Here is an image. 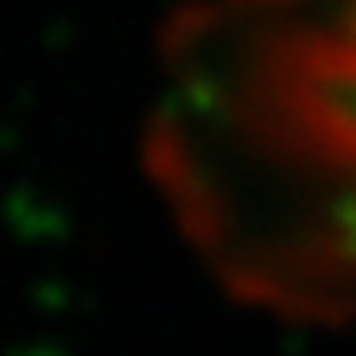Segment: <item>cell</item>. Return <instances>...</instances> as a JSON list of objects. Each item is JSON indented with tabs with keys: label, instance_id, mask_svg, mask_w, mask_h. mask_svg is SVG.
I'll use <instances>...</instances> for the list:
<instances>
[{
	"label": "cell",
	"instance_id": "6da1fadb",
	"mask_svg": "<svg viewBox=\"0 0 356 356\" xmlns=\"http://www.w3.org/2000/svg\"><path fill=\"white\" fill-rule=\"evenodd\" d=\"M146 159L241 300L356 322V0L181 13Z\"/></svg>",
	"mask_w": 356,
	"mask_h": 356
}]
</instances>
